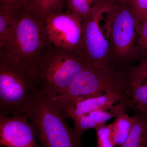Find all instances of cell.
<instances>
[{
    "label": "cell",
    "instance_id": "6da1fadb",
    "mask_svg": "<svg viewBox=\"0 0 147 147\" xmlns=\"http://www.w3.org/2000/svg\"><path fill=\"white\" fill-rule=\"evenodd\" d=\"M93 65L84 54L64 50L52 42L32 72L40 94L53 98L64 91L79 73Z\"/></svg>",
    "mask_w": 147,
    "mask_h": 147
},
{
    "label": "cell",
    "instance_id": "9c48e42d",
    "mask_svg": "<svg viewBox=\"0 0 147 147\" xmlns=\"http://www.w3.org/2000/svg\"><path fill=\"white\" fill-rule=\"evenodd\" d=\"M0 147H40L27 115L0 114Z\"/></svg>",
    "mask_w": 147,
    "mask_h": 147
},
{
    "label": "cell",
    "instance_id": "e0dca14e",
    "mask_svg": "<svg viewBox=\"0 0 147 147\" xmlns=\"http://www.w3.org/2000/svg\"><path fill=\"white\" fill-rule=\"evenodd\" d=\"M97 147H115L112 137V123L106 124L96 129Z\"/></svg>",
    "mask_w": 147,
    "mask_h": 147
},
{
    "label": "cell",
    "instance_id": "2e32d148",
    "mask_svg": "<svg viewBox=\"0 0 147 147\" xmlns=\"http://www.w3.org/2000/svg\"><path fill=\"white\" fill-rule=\"evenodd\" d=\"M98 0H64L66 12L72 13L82 21L90 13Z\"/></svg>",
    "mask_w": 147,
    "mask_h": 147
},
{
    "label": "cell",
    "instance_id": "ba28073f",
    "mask_svg": "<svg viewBox=\"0 0 147 147\" xmlns=\"http://www.w3.org/2000/svg\"><path fill=\"white\" fill-rule=\"evenodd\" d=\"M46 30L50 42L64 50L83 54L82 21L68 12L50 14L45 19Z\"/></svg>",
    "mask_w": 147,
    "mask_h": 147
},
{
    "label": "cell",
    "instance_id": "8fae6325",
    "mask_svg": "<svg viewBox=\"0 0 147 147\" xmlns=\"http://www.w3.org/2000/svg\"><path fill=\"white\" fill-rule=\"evenodd\" d=\"M124 96L127 107L134 111L147 112V70L143 64L135 65Z\"/></svg>",
    "mask_w": 147,
    "mask_h": 147
},
{
    "label": "cell",
    "instance_id": "ffe728a7",
    "mask_svg": "<svg viewBox=\"0 0 147 147\" xmlns=\"http://www.w3.org/2000/svg\"><path fill=\"white\" fill-rule=\"evenodd\" d=\"M28 0H0V10L10 13L12 16H18L19 11Z\"/></svg>",
    "mask_w": 147,
    "mask_h": 147
},
{
    "label": "cell",
    "instance_id": "44dd1931",
    "mask_svg": "<svg viewBox=\"0 0 147 147\" xmlns=\"http://www.w3.org/2000/svg\"><path fill=\"white\" fill-rule=\"evenodd\" d=\"M138 23L147 19V0H129Z\"/></svg>",
    "mask_w": 147,
    "mask_h": 147
},
{
    "label": "cell",
    "instance_id": "5b68a950",
    "mask_svg": "<svg viewBox=\"0 0 147 147\" xmlns=\"http://www.w3.org/2000/svg\"><path fill=\"white\" fill-rule=\"evenodd\" d=\"M27 115L40 147H83L51 98L38 93Z\"/></svg>",
    "mask_w": 147,
    "mask_h": 147
},
{
    "label": "cell",
    "instance_id": "d6986e66",
    "mask_svg": "<svg viewBox=\"0 0 147 147\" xmlns=\"http://www.w3.org/2000/svg\"><path fill=\"white\" fill-rule=\"evenodd\" d=\"M18 16H12L6 11L0 10V44L3 41L8 29L15 23Z\"/></svg>",
    "mask_w": 147,
    "mask_h": 147
},
{
    "label": "cell",
    "instance_id": "9a60e30c",
    "mask_svg": "<svg viewBox=\"0 0 147 147\" xmlns=\"http://www.w3.org/2000/svg\"><path fill=\"white\" fill-rule=\"evenodd\" d=\"M134 115L133 127L120 147H147V112L135 111Z\"/></svg>",
    "mask_w": 147,
    "mask_h": 147
},
{
    "label": "cell",
    "instance_id": "30bf717a",
    "mask_svg": "<svg viewBox=\"0 0 147 147\" xmlns=\"http://www.w3.org/2000/svg\"><path fill=\"white\" fill-rule=\"evenodd\" d=\"M123 101L118 95L106 93L104 94L87 98L74 102L61 111L65 118L73 120L90 112L98 110H114L117 102Z\"/></svg>",
    "mask_w": 147,
    "mask_h": 147
},
{
    "label": "cell",
    "instance_id": "3957f363",
    "mask_svg": "<svg viewBox=\"0 0 147 147\" xmlns=\"http://www.w3.org/2000/svg\"><path fill=\"white\" fill-rule=\"evenodd\" d=\"M107 11L110 66L123 67L142 59L138 45V23L129 1H112Z\"/></svg>",
    "mask_w": 147,
    "mask_h": 147
},
{
    "label": "cell",
    "instance_id": "7c38bea8",
    "mask_svg": "<svg viewBox=\"0 0 147 147\" xmlns=\"http://www.w3.org/2000/svg\"><path fill=\"white\" fill-rule=\"evenodd\" d=\"M119 102L114 110H98L92 111L74 120L73 129L76 140L82 144L81 137L85 131L96 129L106 124V122L115 117L118 110Z\"/></svg>",
    "mask_w": 147,
    "mask_h": 147
},
{
    "label": "cell",
    "instance_id": "603a6c76",
    "mask_svg": "<svg viewBox=\"0 0 147 147\" xmlns=\"http://www.w3.org/2000/svg\"><path fill=\"white\" fill-rule=\"evenodd\" d=\"M112 1H129V0H111Z\"/></svg>",
    "mask_w": 147,
    "mask_h": 147
},
{
    "label": "cell",
    "instance_id": "7a4b0ae2",
    "mask_svg": "<svg viewBox=\"0 0 147 147\" xmlns=\"http://www.w3.org/2000/svg\"><path fill=\"white\" fill-rule=\"evenodd\" d=\"M45 24L23 7L0 44V56L33 71L50 44Z\"/></svg>",
    "mask_w": 147,
    "mask_h": 147
},
{
    "label": "cell",
    "instance_id": "4fadbf2b",
    "mask_svg": "<svg viewBox=\"0 0 147 147\" xmlns=\"http://www.w3.org/2000/svg\"><path fill=\"white\" fill-rule=\"evenodd\" d=\"M127 105L124 101L119 102L115 120L112 123V137L116 146L120 147L125 142L134 122L135 116L129 115L125 111Z\"/></svg>",
    "mask_w": 147,
    "mask_h": 147
},
{
    "label": "cell",
    "instance_id": "277c9868",
    "mask_svg": "<svg viewBox=\"0 0 147 147\" xmlns=\"http://www.w3.org/2000/svg\"><path fill=\"white\" fill-rule=\"evenodd\" d=\"M38 92L31 71L0 56V114L27 115Z\"/></svg>",
    "mask_w": 147,
    "mask_h": 147
},
{
    "label": "cell",
    "instance_id": "7402d4cb",
    "mask_svg": "<svg viewBox=\"0 0 147 147\" xmlns=\"http://www.w3.org/2000/svg\"><path fill=\"white\" fill-rule=\"evenodd\" d=\"M142 63H143V65H144V67L147 70V60L145 61L142 62Z\"/></svg>",
    "mask_w": 147,
    "mask_h": 147
},
{
    "label": "cell",
    "instance_id": "52a82bcc",
    "mask_svg": "<svg viewBox=\"0 0 147 147\" xmlns=\"http://www.w3.org/2000/svg\"><path fill=\"white\" fill-rule=\"evenodd\" d=\"M110 0H98L90 13L82 21L83 54L93 65L103 68L110 66L109 44L99 26L101 16L107 12Z\"/></svg>",
    "mask_w": 147,
    "mask_h": 147
},
{
    "label": "cell",
    "instance_id": "ac0fdd59",
    "mask_svg": "<svg viewBox=\"0 0 147 147\" xmlns=\"http://www.w3.org/2000/svg\"><path fill=\"white\" fill-rule=\"evenodd\" d=\"M138 45L142 58L147 57V19L138 25Z\"/></svg>",
    "mask_w": 147,
    "mask_h": 147
},
{
    "label": "cell",
    "instance_id": "5bb4252c",
    "mask_svg": "<svg viewBox=\"0 0 147 147\" xmlns=\"http://www.w3.org/2000/svg\"><path fill=\"white\" fill-rule=\"evenodd\" d=\"M64 0H28L23 8L45 24L50 14L61 12Z\"/></svg>",
    "mask_w": 147,
    "mask_h": 147
},
{
    "label": "cell",
    "instance_id": "8992f818",
    "mask_svg": "<svg viewBox=\"0 0 147 147\" xmlns=\"http://www.w3.org/2000/svg\"><path fill=\"white\" fill-rule=\"evenodd\" d=\"M134 65L123 67L108 66L98 68L91 65L81 71L66 90L67 97L78 100L106 93L122 98L131 80Z\"/></svg>",
    "mask_w": 147,
    "mask_h": 147
}]
</instances>
